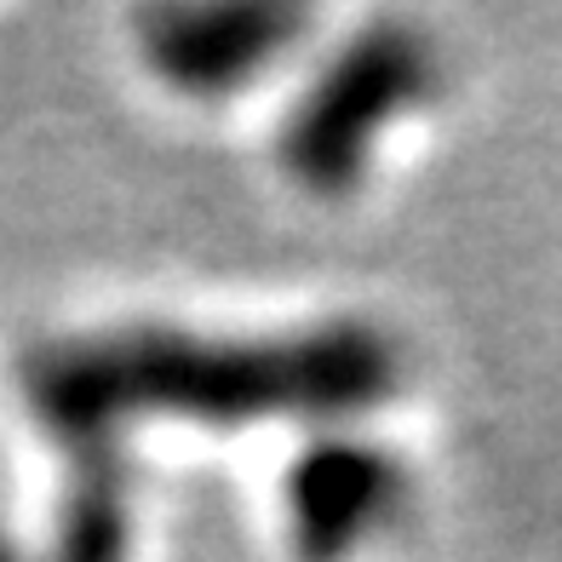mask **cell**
I'll return each mask as SVG.
<instances>
[{"mask_svg":"<svg viewBox=\"0 0 562 562\" xmlns=\"http://www.w3.org/2000/svg\"><path fill=\"white\" fill-rule=\"evenodd\" d=\"M126 546H133V510H126L121 453L115 448L75 453L53 562H126Z\"/></svg>","mask_w":562,"mask_h":562,"instance_id":"5b68a950","label":"cell"},{"mask_svg":"<svg viewBox=\"0 0 562 562\" xmlns=\"http://www.w3.org/2000/svg\"><path fill=\"white\" fill-rule=\"evenodd\" d=\"M437 87V46L414 23H373L322 69L311 98L288 115L281 161L316 195H345L368 167L373 133Z\"/></svg>","mask_w":562,"mask_h":562,"instance_id":"7a4b0ae2","label":"cell"},{"mask_svg":"<svg viewBox=\"0 0 562 562\" xmlns=\"http://www.w3.org/2000/svg\"><path fill=\"white\" fill-rule=\"evenodd\" d=\"M299 7L281 0H236V7H167L144 23V53L172 87L224 92L259 75L281 46L304 30Z\"/></svg>","mask_w":562,"mask_h":562,"instance_id":"277c9868","label":"cell"},{"mask_svg":"<svg viewBox=\"0 0 562 562\" xmlns=\"http://www.w3.org/2000/svg\"><path fill=\"white\" fill-rule=\"evenodd\" d=\"M0 562H23V557L12 551V540H7V533H0Z\"/></svg>","mask_w":562,"mask_h":562,"instance_id":"8992f818","label":"cell"},{"mask_svg":"<svg viewBox=\"0 0 562 562\" xmlns=\"http://www.w3.org/2000/svg\"><path fill=\"white\" fill-rule=\"evenodd\" d=\"M407 494V471L391 448L362 437H322L288 471V528L304 562H345L379 533Z\"/></svg>","mask_w":562,"mask_h":562,"instance_id":"3957f363","label":"cell"},{"mask_svg":"<svg viewBox=\"0 0 562 562\" xmlns=\"http://www.w3.org/2000/svg\"><path fill=\"white\" fill-rule=\"evenodd\" d=\"M396 391V345L368 322H334L299 339H195L133 327L104 339H58L23 362L35 419L75 453L115 448L138 414L195 425H252L293 414H356Z\"/></svg>","mask_w":562,"mask_h":562,"instance_id":"6da1fadb","label":"cell"}]
</instances>
